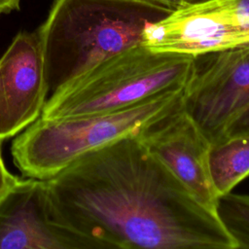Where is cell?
Instances as JSON below:
<instances>
[{
  "label": "cell",
  "instance_id": "cell-2",
  "mask_svg": "<svg viewBox=\"0 0 249 249\" xmlns=\"http://www.w3.org/2000/svg\"><path fill=\"white\" fill-rule=\"evenodd\" d=\"M171 11L149 0H55L37 29L49 93L98 62L141 44L145 26Z\"/></svg>",
  "mask_w": 249,
  "mask_h": 249
},
{
  "label": "cell",
  "instance_id": "cell-9",
  "mask_svg": "<svg viewBox=\"0 0 249 249\" xmlns=\"http://www.w3.org/2000/svg\"><path fill=\"white\" fill-rule=\"evenodd\" d=\"M49 94L40 36L18 32L0 56V142L34 123Z\"/></svg>",
  "mask_w": 249,
  "mask_h": 249
},
{
  "label": "cell",
  "instance_id": "cell-18",
  "mask_svg": "<svg viewBox=\"0 0 249 249\" xmlns=\"http://www.w3.org/2000/svg\"><path fill=\"white\" fill-rule=\"evenodd\" d=\"M180 2H181V0H180Z\"/></svg>",
  "mask_w": 249,
  "mask_h": 249
},
{
  "label": "cell",
  "instance_id": "cell-17",
  "mask_svg": "<svg viewBox=\"0 0 249 249\" xmlns=\"http://www.w3.org/2000/svg\"><path fill=\"white\" fill-rule=\"evenodd\" d=\"M197 1H202V0H181L180 4H189V3H194Z\"/></svg>",
  "mask_w": 249,
  "mask_h": 249
},
{
  "label": "cell",
  "instance_id": "cell-6",
  "mask_svg": "<svg viewBox=\"0 0 249 249\" xmlns=\"http://www.w3.org/2000/svg\"><path fill=\"white\" fill-rule=\"evenodd\" d=\"M249 105V45L195 57L183 108L211 144Z\"/></svg>",
  "mask_w": 249,
  "mask_h": 249
},
{
  "label": "cell",
  "instance_id": "cell-1",
  "mask_svg": "<svg viewBox=\"0 0 249 249\" xmlns=\"http://www.w3.org/2000/svg\"><path fill=\"white\" fill-rule=\"evenodd\" d=\"M53 210L91 249H237L201 203L140 142L124 136L45 179Z\"/></svg>",
  "mask_w": 249,
  "mask_h": 249
},
{
  "label": "cell",
  "instance_id": "cell-4",
  "mask_svg": "<svg viewBox=\"0 0 249 249\" xmlns=\"http://www.w3.org/2000/svg\"><path fill=\"white\" fill-rule=\"evenodd\" d=\"M192 55L156 53L138 44L90 67L48 97L40 117L65 118L112 112L157 92L185 88Z\"/></svg>",
  "mask_w": 249,
  "mask_h": 249
},
{
  "label": "cell",
  "instance_id": "cell-7",
  "mask_svg": "<svg viewBox=\"0 0 249 249\" xmlns=\"http://www.w3.org/2000/svg\"><path fill=\"white\" fill-rule=\"evenodd\" d=\"M0 249H91L56 218L45 179L19 181L0 199Z\"/></svg>",
  "mask_w": 249,
  "mask_h": 249
},
{
  "label": "cell",
  "instance_id": "cell-10",
  "mask_svg": "<svg viewBox=\"0 0 249 249\" xmlns=\"http://www.w3.org/2000/svg\"><path fill=\"white\" fill-rule=\"evenodd\" d=\"M209 165L219 198L231 193L249 176V135L228 137L213 144Z\"/></svg>",
  "mask_w": 249,
  "mask_h": 249
},
{
  "label": "cell",
  "instance_id": "cell-13",
  "mask_svg": "<svg viewBox=\"0 0 249 249\" xmlns=\"http://www.w3.org/2000/svg\"><path fill=\"white\" fill-rule=\"evenodd\" d=\"M0 148H1V142H0ZM19 179L20 178L10 173L6 168L2 159L1 149H0V199H2L9 193V191L19 181Z\"/></svg>",
  "mask_w": 249,
  "mask_h": 249
},
{
  "label": "cell",
  "instance_id": "cell-8",
  "mask_svg": "<svg viewBox=\"0 0 249 249\" xmlns=\"http://www.w3.org/2000/svg\"><path fill=\"white\" fill-rule=\"evenodd\" d=\"M137 137L201 203L218 210L220 198L209 165L212 144L183 106L149 124Z\"/></svg>",
  "mask_w": 249,
  "mask_h": 249
},
{
  "label": "cell",
  "instance_id": "cell-14",
  "mask_svg": "<svg viewBox=\"0 0 249 249\" xmlns=\"http://www.w3.org/2000/svg\"><path fill=\"white\" fill-rule=\"evenodd\" d=\"M21 1L22 0H0V18L12 12L18 11Z\"/></svg>",
  "mask_w": 249,
  "mask_h": 249
},
{
  "label": "cell",
  "instance_id": "cell-11",
  "mask_svg": "<svg viewBox=\"0 0 249 249\" xmlns=\"http://www.w3.org/2000/svg\"><path fill=\"white\" fill-rule=\"evenodd\" d=\"M218 210L238 248L249 249V196L230 193L220 198Z\"/></svg>",
  "mask_w": 249,
  "mask_h": 249
},
{
  "label": "cell",
  "instance_id": "cell-3",
  "mask_svg": "<svg viewBox=\"0 0 249 249\" xmlns=\"http://www.w3.org/2000/svg\"><path fill=\"white\" fill-rule=\"evenodd\" d=\"M183 95L184 88H175L108 113L39 117L13 141L14 163L28 178L48 179L93 149L138 135L155 121L181 108Z\"/></svg>",
  "mask_w": 249,
  "mask_h": 249
},
{
  "label": "cell",
  "instance_id": "cell-16",
  "mask_svg": "<svg viewBox=\"0 0 249 249\" xmlns=\"http://www.w3.org/2000/svg\"><path fill=\"white\" fill-rule=\"evenodd\" d=\"M238 5L241 12L249 17V0H238Z\"/></svg>",
  "mask_w": 249,
  "mask_h": 249
},
{
  "label": "cell",
  "instance_id": "cell-5",
  "mask_svg": "<svg viewBox=\"0 0 249 249\" xmlns=\"http://www.w3.org/2000/svg\"><path fill=\"white\" fill-rule=\"evenodd\" d=\"M141 45L156 53L194 57L249 45V17L238 0H202L180 4L148 23Z\"/></svg>",
  "mask_w": 249,
  "mask_h": 249
},
{
  "label": "cell",
  "instance_id": "cell-12",
  "mask_svg": "<svg viewBox=\"0 0 249 249\" xmlns=\"http://www.w3.org/2000/svg\"><path fill=\"white\" fill-rule=\"evenodd\" d=\"M238 135H249V105L231 123L224 139Z\"/></svg>",
  "mask_w": 249,
  "mask_h": 249
},
{
  "label": "cell",
  "instance_id": "cell-15",
  "mask_svg": "<svg viewBox=\"0 0 249 249\" xmlns=\"http://www.w3.org/2000/svg\"><path fill=\"white\" fill-rule=\"evenodd\" d=\"M149 1L162 5L170 10H174L180 5V0H149Z\"/></svg>",
  "mask_w": 249,
  "mask_h": 249
}]
</instances>
